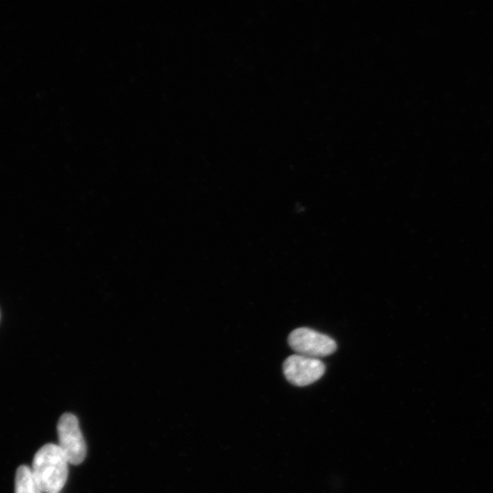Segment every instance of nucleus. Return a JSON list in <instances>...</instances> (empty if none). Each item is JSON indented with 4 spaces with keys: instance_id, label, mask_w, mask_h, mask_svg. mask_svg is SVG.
I'll use <instances>...</instances> for the list:
<instances>
[{
    "instance_id": "obj_4",
    "label": "nucleus",
    "mask_w": 493,
    "mask_h": 493,
    "mask_svg": "<svg viewBox=\"0 0 493 493\" xmlns=\"http://www.w3.org/2000/svg\"><path fill=\"white\" fill-rule=\"evenodd\" d=\"M283 372L290 383L307 386L317 382L324 374L325 365L319 359L294 354L284 361Z\"/></svg>"
},
{
    "instance_id": "obj_5",
    "label": "nucleus",
    "mask_w": 493,
    "mask_h": 493,
    "mask_svg": "<svg viewBox=\"0 0 493 493\" xmlns=\"http://www.w3.org/2000/svg\"><path fill=\"white\" fill-rule=\"evenodd\" d=\"M42 492L32 469L25 465L20 466L16 472L15 493Z\"/></svg>"
},
{
    "instance_id": "obj_3",
    "label": "nucleus",
    "mask_w": 493,
    "mask_h": 493,
    "mask_svg": "<svg viewBox=\"0 0 493 493\" xmlns=\"http://www.w3.org/2000/svg\"><path fill=\"white\" fill-rule=\"evenodd\" d=\"M289 346L300 355L320 358L332 354L337 344L330 336L309 328H298L288 338Z\"/></svg>"
},
{
    "instance_id": "obj_1",
    "label": "nucleus",
    "mask_w": 493,
    "mask_h": 493,
    "mask_svg": "<svg viewBox=\"0 0 493 493\" xmlns=\"http://www.w3.org/2000/svg\"><path fill=\"white\" fill-rule=\"evenodd\" d=\"M68 461L55 444H46L35 454L32 471L45 493H59L66 484Z\"/></svg>"
},
{
    "instance_id": "obj_2",
    "label": "nucleus",
    "mask_w": 493,
    "mask_h": 493,
    "mask_svg": "<svg viewBox=\"0 0 493 493\" xmlns=\"http://www.w3.org/2000/svg\"><path fill=\"white\" fill-rule=\"evenodd\" d=\"M58 446L68 463L80 464L86 457L87 446L78 418L70 414H63L57 425Z\"/></svg>"
}]
</instances>
